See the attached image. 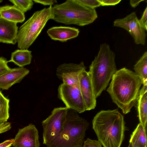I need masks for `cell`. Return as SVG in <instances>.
Masks as SVG:
<instances>
[{"label": "cell", "instance_id": "6da1fadb", "mask_svg": "<svg viewBox=\"0 0 147 147\" xmlns=\"http://www.w3.org/2000/svg\"><path fill=\"white\" fill-rule=\"evenodd\" d=\"M142 84L135 72L123 67L113 75L107 91L113 102L127 114L137 102Z\"/></svg>", "mask_w": 147, "mask_h": 147}, {"label": "cell", "instance_id": "7a4b0ae2", "mask_svg": "<svg viewBox=\"0 0 147 147\" xmlns=\"http://www.w3.org/2000/svg\"><path fill=\"white\" fill-rule=\"evenodd\" d=\"M125 124L117 109L101 110L92 121V128L103 147H120L126 130Z\"/></svg>", "mask_w": 147, "mask_h": 147}, {"label": "cell", "instance_id": "3957f363", "mask_svg": "<svg viewBox=\"0 0 147 147\" xmlns=\"http://www.w3.org/2000/svg\"><path fill=\"white\" fill-rule=\"evenodd\" d=\"M115 53L106 43L100 45L99 51L89 66L88 71L96 98L105 90L117 70Z\"/></svg>", "mask_w": 147, "mask_h": 147}, {"label": "cell", "instance_id": "277c9868", "mask_svg": "<svg viewBox=\"0 0 147 147\" xmlns=\"http://www.w3.org/2000/svg\"><path fill=\"white\" fill-rule=\"evenodd\" d=\"M89 123L78 113L68 109L62 131L47 147H83Z\"/></svg>", "mask_w": 147, "mask_h": 147}, {"label": "cell", "instance_id": "5b68a950", "mask_svg": "<svg viewBox=\"0 0 147 147\" xmlns=\"http://www.w3.org/2000/svg\"><path fill=\"white\" fill-rule=\"evenodd\" d=\"M52 20L66 25L84 26L93 23L98 18L95 9L88 7L77 0H67L52 6Z\"/></svg>", "mask_w": 147, "mask_h": 147}, {"label": "cell", "instance_id": "8992f818", "mask_svg": "<svg viewBox=\"0 0 147 147\" xmlns=\"http://www.w3.org/2000/svg\"><path fill=\"white\" fill-rule=\"evenodd\" d=\"M52 6L34 12L20 28L17 35L18 48L28 49L35 40L47 22L52 19Z\"/></svg>", "mask_w": 147, "mask_h": 147}, {"label": "cell", "instance_id": "52a82bcc", "mask_svg": "<svg viewBox=\"0 0 147 147\" xmlns=\"http://www.w3.org/2000/svg\"><path fill=\"white\" fill-rule=\"evenodd\" d=\"M68 109L66 107L55 108L42 121L43 144L48 145L61 132Z\"/></svg>", "mask_w": 147, "mask_h": 147}, {"label": "cell", "instance_id": "ba28073f", "mask_svg": "<svg viewBox=\"0 0 147 147\" xmlns=\"http://www.w3.org/2000/svg\"><path fill=\"white\" fill-rule=\"evenodd\" d=\"M58 96L68 109L78 113L86 111L79 87L62 83L59 86Z\"/></svg>", "mask_w": 147, "mask_h": 147}, {"label": "cell", "instance_id": "9c48e42d", "mask_svg": "<svg viewBox=\"0 0 147 147\" xmlns=\"http://www.w3.org/2000/svg\"><path fill=\"white\" fill-rule=\"evenodd\" d=\"M113 26L127 31L133 38L136 44L145 45L147 35L146 30L140 24L135 12H132L123 18L115 20Z\"/></svg>", "mask_w": 147, "mask_h": 147}, {"label": "cell", "instance_id": "30bf717a", "mask_svg": "<svg viewBox=\"0 0 147 147\" xmlns=\"http://www.w3.org/2000/svg\"><path fill=\"white\" fill-rule=\"evenodd\" d=\"M86 68L83 61L78 64L64 63L58 66L56 75L63 83L79 88L80 75Z\"/></svg>", "mask_w": 147, "mask_h": 147}, {"label": "cell", "instance_id": "8fae6325", "mask_svg": "<svg viewBox=\"0 0 147 147\" xmlns=\"http://www.w3.org/2000/svg\"><path fill=\"white\" fill-rule=\"evenodd\" d=\"M38 131L35 126L30 124L19 129L12 146L14 147H40Z\"/></svg>", "mask_w": 147, "mask_h": 147}, {"label": "cell", "instance_id": "7c38bea8", "mask_svg": "<svg viewBox=\"0 0 147 147\" xmlns=\"http://www.w3.org/2000/svg\"><path fill=\"white\" fill-rule=\"evenodd\" d=\"M79 88L86 111L94 109L96 105V98L90 76L86 70L80 75Z\"/></svg>", "mask_w": 147, "mask_h": 147}, {"label": "cell", "instance_id": "4fadbf2b", "mask_svg": "<svg viewBox=\"0 0 147 147\" xmlns=\"http://www.w3.org/2000/svg\"><path fill=\"white\" fill-rule=\"evenodd\" d=\"M29 73V70L24 67L11 69L0 75V88L8 89L13 84L20 82Z\"/></svg>", "mask_w": 147, "mask_h": 147}, {"label": "cell", "instance_id": "5bb4252c", "mask_svg": "<svg viewBox=\"0 0 147 147\" xmlns=\"http://www.w3.org/2000/svg\"><path fill=\"white\" fill-rule=\"evenodd\" d=\"M17 23L0 16V42L15 44L17 42Z\"/></svg>", "mask_w": 147, "mask_h": 147}, {"label": "cell", "instance_id": "9a60e30c", "mask_svg": "<svg viewBox=\"0 0 147 147\" xmlns=\"http://www.w3.org/2000/svg\"><path fill=\"white\" fill-rule=\"evenodd\" d=\"M78 28L69 26H54L49 28L47 33L52 40L62 42L75 38L79 35Z\"/></svg>", "mask_w": 147, "mask_h": 147}, {"label": "cell", "instance_id": "2e32d148", "mask_svg": "<svg viewBox=\"0 0 147 147\" xmlns=\"http://www.w3.org/2000/svg\"><path fill=\"white\" fill-rule=\"evenodd\" d=\"M0 16L17 23H22L25 20L24 13L14 5L0 7Z\"/></svg>", "mask_w": 147, "mask_h": 147}, {"label": "cell", "instance_id": "e0dca14e", "mask_svg": "<svg viewBox=\"0 0 147 147\" xmlns=\"http://www.w3.org/2000/svg\"><path fill=\"white\" fill-rule=\"evenodd\" d=\"M137 102L140 123L146 128L147 121V85H143L140 89Z\"/></svg>", "mask_w": 147, "mask_h": 147}, {"label": "cell", "instance_id": "ac0fdd59", "mask_svg": "<svg viewBox=\"0 0 147 147\" xmlns=\"http://www.w3.org/2000/svg\"><path fill=\"white\" fill-rule=\"evenodd\" d=\"M32 58L31 51L28 49H18L12 53L10 59L8 61L23 67L31 63Z\"/></svg>", "mask_w": 147, "mask_h": 147}, {"label": "cell", "instance_id": "d6986e66", "mask_svg": "<svg viewBox=\"0 0 147 147\" xmlns=\"http://www.w3.org/2000/svg\"><path fill=\"white\" fill-rule=\"evenodd\" d=\"M129 143L133 147H147L146 128L139 123L131 136Z\"/></svg>", "mask_w": 147, "mask_h": 147}, {"label": "cell", "instance_id": "ffe728a7", "mask_svg": "<svg viewBox=\"0 0 147 147\" xmlns=\"http://www.w3.org/2000/svg\"><path fill=\"white\" fill-rule=\"evenodd\" d=\"M135 73L142 80L143 85H147V52L143 54L134 65Z\"/></svg>", "mask_w": 147, "mask_h": 147}, {"label": "cell", "instance_id": "44dd1931", "mask_svg": "<svg viewBox=\"0 0 147 147\" xmlns=\"http://www.w3.org/2000/svg\"><path fill=\"white\" fill-rule=\"evenodd\" d=\"M9 1L24 13L30 10L34 4L33 1L32 0H10Z\"/></svg>", "mask_w": 147, "mask_h": 147}, {"label": "cell", "instance_id": "7402d4cb", "mask_svg": "<svg viewBox=\"0 0 147 147\" xmlns=\"http://www.w3.org/2000/svg\"><path fill=\"white\" fill-rule=\"evenodd\" d=\"M84 5L92 9L100 7L101 4L98 0H77Z\"/></svg>", "mask_w": 147, "mask_h": 147}, {"label": "cell", "instance_id": "603a6c76", "mask_svg": "<svg viewBox=\"0 0 147 147\" xmlns=\"http://www.w3.org/2000/svg\"><path fill=\"white\" fill-rule=\"evenodd\" d=\"M9 100L6 98L0 90V109L9 111Z\"/></svg>", "mask_w": 147, "mask_h": 147}, {"label": "cell", "instance_id": "cb8c5ba5", "mask_svg": "<svg viewBox=\"0 0 147 147\" xmlns=\"http://www.w3.org/2000/svg\"><path fill=\"white\" fill-rule=\"evenodd\" d=\"M83 147H102L100 142L98 141L92 140L88 138L84 141Z\"/></svg>", "mask_w": 147, "mask_h": 147}, {"label": "cell", "instance_id": "d4e9b609", "mask_svg": "<svg viewBox=\"0 0 147 147\" xmlns=\"http://www.w3.org/2000/svg\"><path fill=\"white\" fill-rule=\"evenodd\" d=\"M8 63L5 58L0 57V75L11 69L8 65Z\"/></svg>", "mask_w": 147, "mask_h": 147}, {"label": "cell", "instance_id": "484cf974", "mask_svg": "<svg viewBox=\"0 0 147 147\" xmlns=\"http://www.w3.org/2000/svg\"><path fill=\"white\" fill-rule=\"evenodd\" d=\"M139 22L141 26L146 31L147 30V7L145 9L142 16Z\"/></svg>", "mask_w": 147, "mask_h": 147}, {"label": "cell", "instance_id": "4316f807", "mask_svg": "<svg viewBox=\"0 0 147 147\" xmlns=\"http://www.w3.org/2000/svg\"><path fill=\"white\" fill-rule=\"evenodd\" d=\"M102 6L115 5L119 4L121 0H98Z\"/></svg>", "mask_w": 147, "mask_h": 147}, {"label": "cell", "instance_id": "83f0119b", "mask_svg": "<svg viewBox=\"0 0 147 147\" xmlns=\"http://www.w3.org/2000/svg\"><path fill=\"white\" fill-rule=\"evenodd\" d=\"M11 127V124L10 122L0 123V134L9 130Z\"/></svg>", "mask_w": 147, "mask_h": 147}, {"label": "cell", "instance_id": "f1b7e54d", "mask_svg": "<svg viewBox=\"0 0 147 147\" xmlns=\"http://www.w3.org/2000/svg\"><path fill=\"white\" fill-rule=\"evenodd\" d=\"M33 2L44 5H51L57 3V1L55 0H33Z\"/></svg>", "mask_w": 147, "mask_h": 147}, {"label": "cell", "instance_id": "f546056e", "mask_svg": "<svg viewBox=\"0 0 147 147\" xmlns=\"http://www.w3.org/2000/svg\"><path fill=\"white\" fill-rule=\"evenodd\" d=\"M14 141V139L6 140L0 144V147H10Z\"/></svg>", "mask_w": 147, "mask_h": 147}, {"label": "cell", "instance_id": "4dcf8cb0", "mask_svg": "<svg viewBox=\"0 0 147 147\" xmlns=\"http://www.w3.org/2000/svg\"><path fill=\"white\" fill-rule=\"evenodd\" d=\"M144 1V0H130L129 3L132 7L135 8L137 6L140 2Z\"/></svg>", "mask_w": 147, "mask_h": 147}, {"label": "cell", "instance_id": "1f68e13d", "mask_svg": "<svg viewBox=\"0 0 147 147\" xmlns=\"http://www.w3.org/2000/svg\"><path fill=\"white\" fill-rule=\"evenodd\" d=\"M128 147H133L132 146L131 143H129Z\"/></svg>", "mask_w": 147, "mask_h": 147}, {"label": "cell", "instance_id": "d6a6232c", "mask_svg": "<svg viewBox=\"0 0 147 147\" xmlns=\"http://www.w3.org/2000/svg\"><path fill=\"white\" fill-rule=\"evenodd\" d=\"M3 1L2 0H0V3H1Z\"/></svg>", "mask_w": 147, "mask_h": 147}]
</instances>
